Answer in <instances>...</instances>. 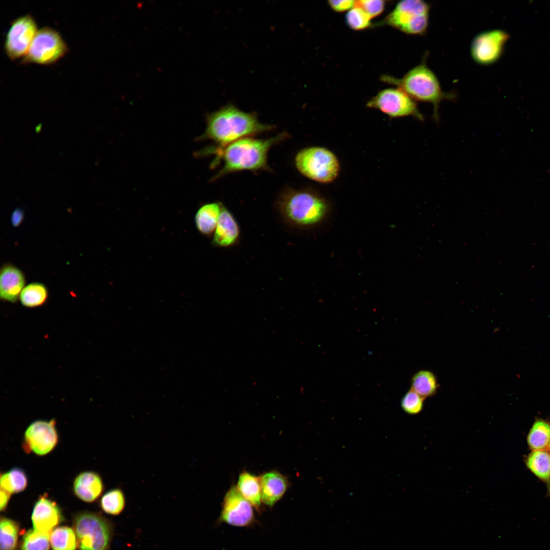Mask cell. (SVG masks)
<instances>
[{
	"label": "cell",
	"instance_id": "cell-18",
	"mask_svg": "<svg viewBox=\"0 0 550 550\" xmlns=\"http://www.w3.org/2000/svg\"><path fill=\"white\" fill-rule=\"evenodd\" d=\"M260 478L262 502L272 507L285 493L288 488V481L285 476L274 471L263 474Z\"/></svg>",
	"mask_w": 550,
	"mask_h": 550
},
{
	"label": "cell",
	"instance_id": "cell-31",
	"mask_svg": "<svg viewBox=\"0 0 550 550\" xmlns=\"http://www.w3.org/2000/svg\"><path fill=\"white\" fill-rule=\"evenodd\" d=\"M371 17L362 8L355 6L350 9L346 15V21L351 29L361 30L369 27L371 24Z\"/></svg>",
	"mask_w": 550,
	"mask_h": 550
},
{
	"label": "cell",
	"instance_id": "cell-9",
	"mask_svg": "<svg viewBox=\"0 0 550 550\" xmlns=\"http://www.w3.org/2000/svg\"><path fill=\"white\" fill-rule=\"evenodd\" d=\"M367 106L392 118L412 116L420 121L424 119L415 101L399 88L381 91L368 102Z\"/></svg>",
	"mask_w": 550,
	"mask_h": 550
},
{
	"label": "cell",
	"instance_id": "cell-23",
	"mask_svg": "<svg viewBox=\"0 0 550 550\" xmlns=\"http://www.w3.org/2000/svg\"><path fill=\"white\" fill-rule=\"evenodd\" d=\"M48 295V290L45 285L39 282H33L24 287L19 299L24 307L34 308L44 305Z\"/></svg>",
	"mask_w": 550,
	"mask_h": 550
},
{
	"label": "cell",
	"instance_id": "cell-8",
	"mask_svg": "<svg viewBox=\"0 0 550 550\" xmlns=\"http://www.w3.org/2000/svg\"><path fill=\"white\" fill-rule=\"evenodd\" d=\"M69 48L60 34L49 27L39 30L21 64H53L64 57Z\"/></svg>",
	"mask_w": 550,
	"mask_h": 550
},
{
	"label": "cell",
	"instance_id": "cell-4",
	"mask_svg": "<svg viewBox=\"0 0 550 550\" xmlns=\"http://www.w3.org/2000/svg\"><path fill=\"white\" fill-rule=\"evenodd\" d=\"M426 57L425 56L419 64L409 70L402 78L386 76L383 79L397 86L415 101L432 104L434 118L437 119L441 102L445 100H453L456 95L443 90L437 77L426 64Z\"/></svg>",
	"mask_w": 550,
	"mask_h": 550
},
{
	"label": "cell",
	"instance_id": "cell-24",
	"mask_svg": "<svg viewBox=\"0 0 550 550\" xmlns=\"http://www.w3.org/2000/svg\"><path fill=\"white\" fill-rule=\"evenodd\" d=\"M0 483L1 488L11 494L19 493L26 488L28 478L23 469L15 467L7 472L1 473Z\"/></svg>",
	"mask_w": 550,
	"mask_h": 550
},
{
	"label": "cell",
	"instance_id": "cell-21",
	"mask_svg": "<svg viewBox=\"0 0 550 550\" xmlns=\"http://www.w3.org/2000/svg\"><path fill=\"white\" fill-rule=\"evenodd\" d=\"M438 387L435 375L429 370H420L411 378V389L425 399L434 396Z\"/></svg>",
	"mask_w": 550,
	"mask_h": 550
},
{
	"label": "cell",
	"instance_id": "cell-20",
	"mask_svg": "<svg viewBox=\"0 0 550 550\" xmlns=\"http://www.w3.org/2000/svg\"><path fill=\"white\" fill-rule=\"evenodd\" d=\"M236 487L242 496L254 508L259 509L262 503L260 478L243 472L239 476Z\"/></svg>",
	"mask_w": 550,
	"mask_h": 550
},
{
	"label": "cell",
	"instance_id": "cell-28",
	"mask_svg": "<svg viewBox=\"0 0 550 550\" xmlns=\"http://www.w3.org/2000/svg\"><path fill=\"white\" fill-rule=\"evenodd\" d=\"M125 498L123 491L119 488H114L106 492L100 501V506L106 513L112 515H118L124 510Z\"/></svg>",
	"mask_w": 550,
	"mask_h": 550
},
{
	"label": "cell",
	"instance_id": "cell-33",
	"mask_svg": "<svg viewBox=\"0 0 550 550\" xmlns=\"http://www.w3.org/2000/svg\"><path fill=\"white\" fill-rule=\"evenodd\" d=\"M328 5L336 12H342L355 6L356 1L352 0L329 1Z\"/></svg>",
	"mask_w": 550,
	"mask_h": 550
},
{
	"label": "cell",
	"instance_id": "cell-36",
	"mask_svg": "<svg viewBox=\"0 0 550 550\" xmlns=\"http://www.w3.org/2000/svg\"><path fill=\"white\" fill-rule=\"evenodd\" d=\"M548 447H549V448H550V442H549V444Z\"/></svg>",
	"mask_w": 550,
	"mask_h": 550
},
{
	"label": "cell",
	"instance_id": "cell-32",
	"mask_svg": "<svg viewBox=\"0 0 550 550\" xmlns=\"http://www.w3.org/2000/svg\"><path fill=\"white\" fill-rule=\"evenodd\" d=\"M384 5V2L381 0H361L356 1L355 6L362 8L372 18L382 12Z\"/></svg>",
	"mask_w": 550,
	"mask_h": 550
},
{
	"label": "cell",
	"instance_id": "cell-10",
	"mask_svg": "<svg viewBox=\"0 0 550 550\" xmlns=\"http://www.w3.org/2000/svg\"><path fill=\"white\" fill-rule=\"evenodd\" d=\"M56 421L37 420L25 429L22 443L25 453L45 456L53 451L59 442Z\"/></svg>",
	"mask_w": 550,
	"mask_h": 550
},
{
	"label": "cell",
	"instance_id": "cell-11",
	"mask_svg": "<svg viewBox=\"0 0 550 550\" xmlns=\"http://www.w3.org/2000/svg\"><path fill=\"white\" fill-rule=\"evenodd\" d=\"M34 18L30 14L13 20L6 35L4 49L8 57L14 61L24 57L38 32Z\"/></svg>",
	"mask_w": 550,
	"mask_h": 550
},
{
	"label": "cell",
	"instance_id": "cell-26",
	"mask_svg": "<svg viewBox=\"0 0 550 550\" xmlns=\"http://www.w3.org/2000/svg\"><path fill=\"white\" fill-rule=\"evenodd\" d=\"M527 442L533 451L545 450L548 447L550 442V424L543 420H537L530 430Z\"/></svg>",
	"mask_w": 550,
	"mask_h": 550
},
{
	"label": "cell",
	"instance_id": "cell-2",
	"mask_svg": "<svg viewBox=\"0 0 550 550\" xmlns=\"http://www.w3.org/2000/svg\"><path fill=\"white\" fill-rule=\"evenodd\" d=\"M286 132L263 139L246 137L237 140L223 147L216 148L217 159L223 166L214 177L218 179L227 174L249 170H269L267 155L274 145L288 138Z\"/></svg>",
	"mask_w": 550,
	"mask_h": 550
},
{
	"label": "cell",
	"instance_id": "cell-34",
	"mask_svg": "<svg viewBox=\"0 0 550 550\" xmlns=\"http://www.w3.org/2000/svg\"><path fill=\"white\" fill-rule=\"evenodd\" d=\"M24 215V211L21 208H16L13 211L11 217L12 226L14 227L20 226L23 220Z\"/></svg>",
	"mask_w": 550,
	"mask_h": 550
},
{
	"label": "cell",
	"instance_id": "cell-35",
	"mask_svg": "<svg viewBox=\"0 0 550 550\" xmlns=\"http://www.w3.org/2000/svg\"><path fill=\"white\" fill-rule=\"evenodd\" d=\"M11 494L10 492L1 488L0 509L1 511H4L6 509Z\"/></svg>",
	"mask_w": 550,
	"mask_h": 550
},
{
	"label": "cell",
	"instance_id": "cell-7",
	"mask_svg": "<svg viewBox=\"0 0 550 550\" xmlns=\"http://www.w3.org/2000/svg\"><path fill=\"white\" fill-rule=\"evenodd\" d=\"M430 5L422 0L399 2L384 22L405 34L423 36L429 25Z\"/></svg>",
	"mask_w": 550,
	"mask_h": 550
},
{
	"label": "cell",
	"instance_id": "cell-12",
	"mask_svg": "<svg viewBox=\"0 0 550 550\" xmlns=\"http://www.w3.org/2000/svg\"><path fill=\"white\" fill-rule=\"evenodd\" d=\"M509 39L505 31L495 29L477 34L470 46V54L473 60L482 66L491 65L501 58L505 45Z\"/></svg>",
	"mask_w": 550,
	"mask_h": 550
},
{
	"label": "cell",
	"instance_id": "cell-17",
	"mask_svg": "<svg viewBox=\"0 0 550 550\" xmlns=\"http://www.w3.org/2000/svg\"><path fill=\"white\" fill-rule=\"evenodd\" d=\"M240 236V228L235 217L224 205L213 233L212 244L227 248L236 243Z\"/></svg>",
	"mask_w": 550,
	"mask_h": 550
},
{
	"label": "cell",
	"instance_id": "cell-13",
	"mask_svg": "<svg viewBox=\"0 0 550 550\" xmlns=\"http://www.w3.org/2000/svg\"><path fill=\"white\" fill-rule=\"evenodd\" d=\"M253 507L236 486H232L225 495L218 521L236 527H248L255 520Z\"/></svg>",
	"mask_w": 550,
	"mask_h": 550
},
{
	"label": "cell",
	"instance_id": "cell-5",
	"mask_svg": "<svg viewBox=\"0 0 550 550\" xmlns=\"http://www.w3.org/2000/svg\"><path fill=\"white\" fill-rule=\"evenodd\" d=\"M295 164L302 175L322 184L333 182L340 171L336 155L323 147L312 146L301 149L295 157Z\"/></svg>",
	"mask_w": 550,
	"mask_h": 550
},
{
	"label": "cell",
	"instance_id": "cell-27",
	"mask_svg": "<svg viewBox=\"0 0 550 550\" xmlns=\"http://www.w3.org/2000/svg\"><path fill=\"white\" fill-rule=\"evenodd\" d=\"M19 533L20 526L17 521L6 517H1L0 549L17 550Z\"/></svg>",
	"mask_w": 550,
	"mask_h": 550
},
{
	"label": "cell",
	"instance_id": "cell-1",
	"mask_svg": "<svg viewBox=\"0 0 550 550\" xmlns=\"http://www.w3.org/2000/svg\"><path fill=\"white\" fill-rule=\"evenodd\" d=\"M274 127L260 122L256 114L244 112L234 105L228 104L207 115L206 129L199 139L210 140L218 147H223Z\"/></svg>",
	"mask_w": 550,
	"mask_h": 550
},
{
	"label": "cell",
	"instance_id": "cell-22",
	"mask_svg": "<svg viewBox=\"0 0 550 550\" xmlns=\"http://www.w3.org/2000/svg\"><path fill=\"white\" fill-rule=\"evenodd\" d=\"M528 469L545 482L550 480V454L545 450H533L526 459Z\"/></svg>",
	"mask_w": 550,
	"mask_h": 550
},
{
	"label": "cell",
	"instance_id": "cell-6",
	"mask_svg": "<svg viewBox=\"0 0 550 550\" xmlns=\"http://www.w3.org/2000/svg\"><path fill=\"white\" fill-rule=\"evenodd\" d=\"M79 550H109L113 537V526L101 514L84 511L77 514L73 521Z\"/></svg>",
	"mask_w": 550,
	"mask_h": 550
},
{
	"label": "cell",
	"instance_id": "cell-29",
	"mask_svg": "<svg viewBox=\"0 0 550 550\" xmlns=\"http://www.w3.org/2000/svg\"><path fill=\"white\" fill-rule=\"evenodd\" d=\"M50 535L29 530L22 536L21 550H49Z\"/></svg>",
	"mask_w": 550,
	"mask_h": 550
},
{
	"label": "cell",
	"instance_id": "cell-16",
	"mask_svg": "<svg viewBox=\"0 0 550 550\" xmlns=\"http://www.w3.org/2000/svg\"><path fill=\"white\" fill-rule=\"evenodd\" d=\"M104 484L102 478L95 472L86 471L78 474L74 479L72 490L79 500L87 503L96 501L102 493Z\"/></svg>",
	"mask_w": 550,
	"mask_h": 550
},
{
	"label": "cell",
	"instance_id": "cell-25",
	"mask_svg": "<svg viewBox=\"0 0 550 550\" xmlns=\"http://www.w3.org/2000/svg\"><path fill=\"white\" fill-rule=\"evenodd\" d=\"M50 542L52 550H76L78 547L74 529L67 526L54 529L50 536Z\"/></svg>",
	"mask_w": 550,
	"mask_h": 550
},
{
	"label": "cell",
	"instance_id": "cell-30",
	"mask_svg": "<svg viewBox=\"0 0 550 550\" xmlns=\"http://www.w3.org/2000/svg\"><path fill=\"white\" fill-rule=\"evenodd\" d=\"M425 399L410 389L402 398L401 407L406 414L417 415L423 410Z\"/></svg>",
	"mask_w": 550,
	"mask_h": 550
},
{
	"label": "cell",
	"instance_id": "cell-14",
	"mask_svg": "<svg viewBox=\"0 0 550 550\" xmlns=\"http://www.w3.org/2000/svg\"><path fill=\"white\" fill-rule=\"evenodd\" d=\"M31 518L34 530L50 535L63 517L57 503L44 494L36 501Z\"/></svg>",
	"mask_w": 550,
	"mask_h": 550
},
{
	"label": "cell",
	"instance_id": "cell-15",
	"mask_svg": "<svg viewBox=\"0 0 550 550\" xmlns=\"http://www.w3.org/2000/svg\"><path fill=\"white\" fill-rule=\"evenodd\" d=\"M25 284L23 272L15 266L4 264L0 272V297L2 300L15 302L19 299Z\"/></svg>",
	"mask_w": 550,
	"mask_h": 550
},
{
	"label": "cell",
	"instance_id": "cell-19",
	"mask_svg": "<svg viewBox=\"0 0 550 550\" xmlns=\"http://www.w3.org/2000/svg\"><path fill=\"white\" fill-rule=\"evenodd\" d=\"M223 205L219 202L207 203L199 209L196 214L195 222L201 233L207 236L214 233Z\"/></svg>",
	"mask_w": 550,
	"mask_h": 550
},
{
	"label": "cell",
	"instance_id": "cell-3",
	"mask_svg": "<svg viewBox=\"0 0 550 550\" xmlns=\"http://www.w3.org/2000/svg\"><path fill=\"white\" fill-rule=\"evenodd\" d=\"M277 207L283 218L291 226L313 228L328 217L331 205L318 192L310 188H288L278 199Z\"/></svg>",
	"mask_w": 550,
	"mask_h": 550
}]
</instances>
